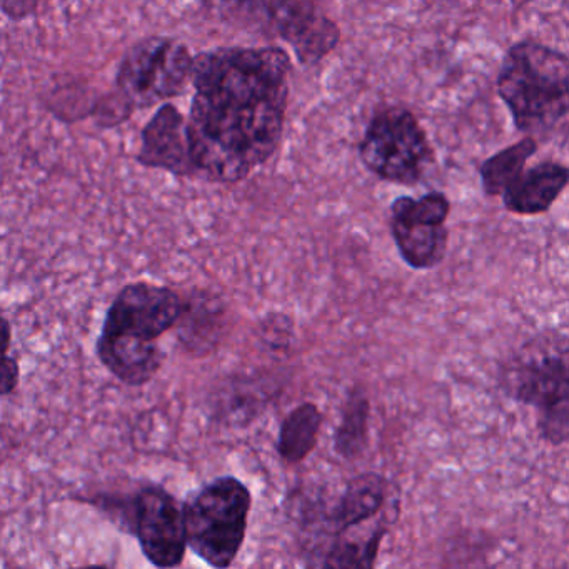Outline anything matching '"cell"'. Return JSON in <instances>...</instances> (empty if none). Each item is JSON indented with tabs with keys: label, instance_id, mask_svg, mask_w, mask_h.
Listing matches in <instances>:
<instances>
[{
	"label": "cell",
	"instance_id": "11",
	"mask_svg": "<svg viewBox=\"0 0 569 569\" xmlns=\"http://www.w3.org/2000/svg\"><path fill=\"white\" fill-rule=\"evenodd\" d=\"M136 161L176 176L196 174L189 154L188 121L176 106L159 108L142 129L141 149Z\"/></svg>",
	"mask_w": 569,
	"mask_h": 569
},
{
	"label": "cell",
	"instance_id": "3",
	"mask_svg": "<svg viewBox=\"0 0 569 569\" xmlns=\"http://www.w3.org/2000/svg\"><path fill=\"white\" fill-rule=\"evenodd\" d=\"M251 505V492L232 476L192 492L182 505L189 548L212 568L228 569L244 542Z\"/></svg>",
	"mask_w": 569,
	"mask_h": 569
},
{
	"label": "cell",
	"instance_id": "22",
	"mask_svg": "<svg viewBox=\"0 0 569 569\" xmlns=\"http://www.w3.org/2000/svg\"><path fill=\"white\" fill-rule=\"evenodd\" d=\"M74 569H108L106 566L102 565H88V566H79V568Z\"/></svg>",
	"mask_w": 569,
	"mask_h": 569
},
{
	"label": "cell",
	"instance_id": "2",
	"mask_svg": "<svg viewBox=\"0 0 569 569\" xmlns=\"http://www.w3.org/2000/svg\"><path fill=\"white\" fill-rule=\"evenodd\" d=\"M498 91L519 131H549L568 114V58L535 41L518 42L502 61Z\"/></svg>",
	"mask_w": 569,
	"mask_h": 569
},
{
	"label": "cell",
	"instance_id": "6",
	"mask_svg": "<svg viewBox=\"0 0 569 569\" xmlns=\"http://www.w3.org/2000/svg\"><path fill=\"white\" fill-rule=\"evenodd\" d=\"M126 522L134 528L146 558L156 568L174 569L184 561L186 539L182 505L162 486L139 489L126 505Z\"/></svg>",
	"mask_w": 569,
	"mask_h": 569
},
{
	"label": "cell",
	"instance_id": "16",
	"mask_svg": "<svg viewBox=\"0 0 569 569\" xmlns=\"http://www.w3.org/2000/svg\"><path fill=\"white\" fill-rule=\"evenodd\" d=\"M321 425V411L312 402H305L289 412L278 439V451L282 459L295 465L308 458L309 452L318 445Z\"/></svg>",
	"mask_w": 569,
	"mask_h": 569
},
{
	"label": "cell",
	"instance_id": "8",
	"mask_svg": "<svg viewBox=\"0 0 569 569\" xmlns=\"http://www.w3.org/2000/svg\"><path fill=\"white\" fill-rule=\"evenodd\" d=\"M512 395L535 406L542 438L552 445L568 441L569 386L565 355L526 359L511 375Z\"/></svg>",
	"mask_w": 569,
	"mask_h": 569
},
{
	"label": "cell",
	"instance_id": "13",
	"mask_svg": "<svg viewBox=\"0 0 569 569\" xmlns=\"http://www.w3.org/2000/svg\"><path fill=\"white\" fill-rule=\"evenodd\" d=\"M568 176V169L559 162H541L525 169L502 194L505 208L519 216L549 211L565 191Z\"/></svg>",
	"mask_w": 569,
	"mask_h": 569
},
{
	"label": "cell",
	"instance_id": "9",
	"mask_svg": "<svg viewBox=\"0 0 569 569\" xmlns=\"http://www.w3.org/2000/svg\"><path fill=\"white\" fill-rule=\"evenodd\" d=\"M184 305L174 289L151 282H132L112 301L101 335L156 342L178 326Z\"/></svg>",
	"mask_w": 569,
	"mask_h": 569
},
{
	"label": "cell",
	"instance_id": "20",
	"mask_svg": "<svg viewBox=\"0 0 569 569\" xmlns=\"http://www.w3.org/2000/svg\"><path fill=\"white\" fill-rule=\"evenodd\" d=\"M38 8V2H22V0L0 4L2 12H4L9 19H12V21H22V19L29 18V16L34 14Z\"/></svg>",
	"mask_w": 569,
	"mask_h": 569
},
{
	"label": "cell",
	"instance_id": "5",
	"mask_svg": "<svg viewBox=\"0 0 569 569\" xmlns=\"http://www.w3.org/2000/svg\"><path fill=\"white\" fill-rule=\"evenodd\" d=\"M362 164L385 181L415 184L432 162L425 129L405 108L376 112L359 146Z\"/></svg>",
	"mask_w": 569,
	"mask_h": 569
},
{
	"label": "cell",
	"instance_id": "7",
	"mask_svg": "<svg viewBox=\"0 0 569 569\" xmlns=\"http://www.w3.org/2000/svg\"><path fill=\"white\" fill-rule=\"evenodd\" d=\"M451 204L442 192H428L415 199L405 196L391 206V232L399 254L412 269H432L448 248Z\"/></svg>",
	"mask_w": 569,
	"mask_h": 569
},
{
	"label": "cell",
	"instance_id": "18",
	"mask_svg": "<svg viewBox=\"0 0 569 569\" xmlns=\"http://www.w3.org/2000/svg\"><path fill=\"white\" fill-rule=\"evenodd\" d=\"M369 405L365 396L355 392L345 408L341 426L336 435L339 455L352 458L361 451L368 432Z\"/></svg>",
	"mask_w": 569,
	"mask_h": 569
},
{
	"label": "cell",
	"instance_id": "15",
	"mask_svg": "<svg viewBox=\"0 0 569 569\" xmlns=\"http://www.w3.org/2000/svg\"><path fill=\"white\" fill-rule=\"evenodd\" d=\"M388 481L375 472L356 478L346 489L341 505L336 511V531L349 526L371 521L381 515L388 499Z\"/></svg>",
	"mask_w": 569,
	"mask_h": 569
},
{
	"label": "cell",
	"instance_id": "4",
	"mask_svg": "<svg viewBox=\"0 0 569 569\" xmlns=\"http://www.w3.org/2000/svg\"><path fill=\"white\" fill-rule=\"evenodd\" d=\"M192 61L188 48L176 39H142L122 58L116 76V94L131 111L181 96L191 81Z\"/></svg>",
	"mask_w": 569,
	"mask_h": 569
},
{
	"label": "cell",
	"instance_id": "17",
	"mask_svg": "<svg viewBox=\"0 0 569 569\" xmlns=\"http://www.w3.org/2000/svg\"><path fill=\"white\" fill-rule=\"evenodd\" d=\"M536 151L538 142L528 136L485 161L479 171L485 194L491 198L505 194L506 189L525 171L526 162L536 154Z\"/></svg>",
	"mask_w": 569,
	"mask_h": 569
},
{
	"label": "cell",
	"instance_id": "10",
	"mask_svg": "<svg viewBox=\"0 0 569 569\" xmlns=\"http://www.w3.org/2000/svg\"><path fill=\"white\" fill-rule=\"evenodd\" d=\"M269 18L276 32L291 44L302 64H315L338 46L341 31L311 2L269 4Z\"/></svg>",
	"mask_w": 569,
	"mask_h": 569
},
{
	"label": "cell",
	"instance_id": "12",
	"mask_svg": "<svg viewBox=\"0 0 569 569\" xmlns=\"http://www.w3.org/2000/svg\"><path fill=\"white\" fill-rule=\"evenodd\" d=\"M96 352L114 378L132 388L148 385L164 361V352L158 342L136 341L122 336H99Z\"/></svg>",
	"mask_w": 569,
	"mask_h": 569
},
{
	"label": "cell",
	"instance_id": "19",
	"mask_svg": "<svg viewBox=\"0 0 569 569\" xmlns=\"http://www.w3.org/2000/svg\"><path fill=\"white\" fill-rule=\"evenodd\" d=\"M21 369L14 358H6L0 361V396H8L18 388Z\"/></svg>",
	"mask_w": 569,
	"mask_h": 569
},
{
	"label": "cell",
	"instance_id": "14",
	"mask_svg": "<svg viewBox=\"0 0 569 569\" xmlns=\"http://www.w3.org/2000/svg\"><path fill=\"white\" fill-rule=\"evenodd\" d=\"M386 529L385 512L371 521L338 529L335 545L326 556L322 569H375Z\"/></svg>",
	"mask_w": 569,
	"mask_h": 569
},
{
	"label": "cell",
	"instance_id": "1",
	"mask_svg": "<svg viewBox=\"0 0 569 569\" xmlns=\"http://www.w3.org/2000/svg\"><path fill=\"white\" fill-rule=\"evenodd\" d=\"M291 59L274 46L221 48L192 61L188 121L196 174L209 181L248 178L281 144Z\"/></svg>",
	"mask_w": 569,
	"mask_h": 569
},
{
	"label": "cell",
	"instance_id": "21",
	"mask_svg": "<svg viewBox=\"0 0 569 569\" xmlns=\"http://www.w3.org/2000/svg\"><path fill=\"white\" fill-rule=\"evenodd\" d=\"M12 342V326L4 316H0V361L8 358Z\"/></svg>",
	"mask_w": 569,
	"mask_h": 569
}]
</instances>
